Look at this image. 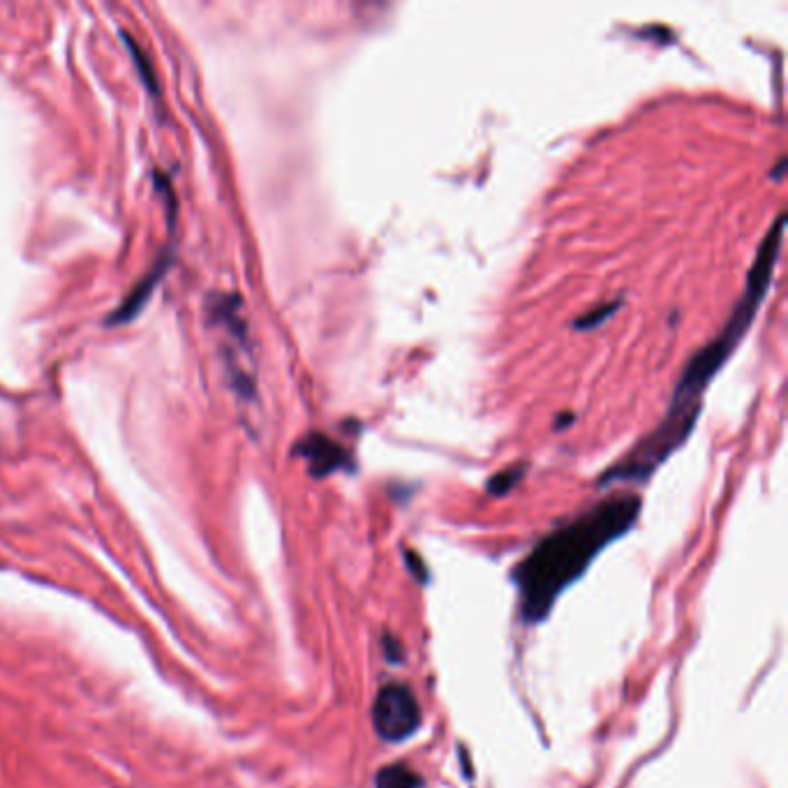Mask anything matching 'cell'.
I'll list each match as a JSON object with an SVG mask.
<instances>
[{
    "instance_id": "cell-1",
    "label": "cell",
    "mask_w": 788,
    "mask_h": 788,
    "mask_svg": "<svg viewBox=\"0 0 788 788\" xmlns=\"http://www.w3.org/2000/svg\"><path fill=\"white\" fill-rule=\"evenodd\" d=\"M782 232H784V218L779 215L775 225H772L770 234L765 236V241L758 250V257L754 262V269L749 273L745 294L740 296L735 312L728 319L726 329L719 333L717 340L701 349L691 363L682 373L678 386H675V396L668 410L666 419L661 421V426L654 430L652 435L645 437L643 442H638L620 463H615L611 470L606 472V477L601 483L613 481H643L678 449V446L687 440L694 430L698 405H701V396L708 389L712 377L717 375V370L724 366L728 356L733 354V349L745 338L749 324L754 322L756 310L761 306L768 285L772 282V271H775L779 248H782Z\"/></svg>"
},
{
    "instance_id": "cell-2",
    "label": "cell",
    "mask_w": 788,
    "mask_h": 788,
    "mask_svg": "<svg viewBox=\"0 0 788 788\" xmlns=\"http://www.w3.org/2000/svg\"><path fill=\"white\" fill-rule=\"evenodd\" d=\"M638 511L641 502L636 495L611 497L548 534L514 574L525 620H544L557 597L585 574L594 557L636 523Z\"/></svg>"
},
{
    "instance_id": "cell-3",
    "label": "cell",
    "mask_w": 788,
    "mask_h": 788,
    "mask_svg": "<svg viewBox=\"0 0 788 788\" xmlns=\"http://www.w3.org/2000/svg\"><path fill=\"white\" fill-rule=\"evenodd\" d=\"M211 317L218 322L229 338L225 345L227 352V368L232 375V384L243 398H250L255 393V373L250 366V343H248V326L241 315V301L236 296H220L211 303Z\"/></svg>"
},
{
    "instance_id": "cell-4",
    "label": "cell",
    "mask_w": 788,
    "mask_h": 788,
    "mask_svg": "<svg viewBox=\"0 0 788 788\" xmlns=\"http://www.w3.org/2000/svg\"><path fill=\"white\" fill-rule=\"evenodd\" d=\"M373 724L379 738L386 742H400L414 735L421 724V710L412 689L398 682L382 687L373 708Z\"/></svg>"
},
{
    "instance_id": "cell-5",
    "label": "cell",
    "mask_w": 788,
    "mask_h": 788,
    "mask_svg": "<svg viewBox=\"0 0 788 788\" xmlns=\"http://www.w3.org/2000/svg\"><path fill=\"white\" fill-rule=\"evenodd\" d=\"M296 453H301V456L308 460L310 472L315 474V477H326V474L343 470L347 465V453L343 446L317 433L301 440L299 446H296Z\"/></svg>"
},
{
    "instance_id": "cell-6",
    "label": "cell",
    "mask_w": 788,
    "mask_h": 788,
    "mask_svg": "<svg viewBox=\"0 0 788 788\" xmlns=\"http://www.w3.org/2000/svg\"><path fill=\"white\" fill-rule=\"evenodd\" d=\"M167 264H169V259L167 257H162L158 264H155V269H153V273H148L144 280L139 282V285L132 289V292L128 294V299L123 301V306L118 308L114 315H111V322H128V319H132L137 315V312L144 308V303L148 301V296L153 294V289H155V285H158L160 282V278L162 275H165V269H167Z\"/></svg>"
},
{
    "instance_id": "cell-7",
    "label": "cell",
    "mask_w": 788,
    "mask_h": 788,
    "mask_svg": "<svg viewBox=\"0 0 788 788\" xmlns=\"http://www.w3.org/2000/svg\"><path fill=\"white\" fill-rule=\"evenodd\" d=\"M377 788H421V777L407 765H389L377 775Z\"/></svg>"
},
{
    "instance_id": "cell-8",
    "label": "cell",
    "mask_w": 788,
    "mask_h": 788,
    "mask_svg": "<svg viewBox=\"0 0 788 788\" xmlns=\"http://www.w3.org/2000/svg\"><path fill=\"white\" fill-rule=\"evenodd\" d=\"M617 306H620V303H611V306H608V308L594 310V312H590V315H585L576 326H578V329H592V326H599L608 315H611L613 310H617Z\"/></svg>"
}]
</instances>
